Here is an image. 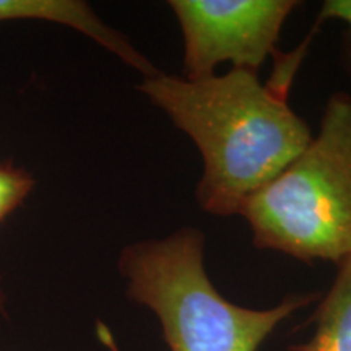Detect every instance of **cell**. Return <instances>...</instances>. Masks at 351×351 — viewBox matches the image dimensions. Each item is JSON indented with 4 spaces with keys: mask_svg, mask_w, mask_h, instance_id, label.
I'll return each mask as SVG.
<instances>
[{
    "mask_svg": "<svg viewBox=\"0 0 351 351\" xmlns=\"http://www.w3.org/2000/svg\"><path fill=\"white\" fill-rule=\"evenodd\" d=\"M33 186V178L25 169L0 163V223L23 204Z\"/></svg>",
    "mask_w": 351,
    "mask_h": 351,
    "instance_id": "52a82bcc",
    "label": "cell"
},
{
    "mask_svg": "<svg viewBox=\"0 0 351 351\" xmlns=\"http://www.w3.org/2000/svg\"><path fill=\"white\" fill-rule=\"evenodd\" d=\"M254 245L298 261L340 263L351 256V96L327 101L317 137L241 213Z\"/></svg>",
    "mask_w": 351,
    "mask_h": 351,
    "instance_id": "3957f363",
    "label": "cell"
},
{
    "mask_svg": "<svg viewBox=\"0 0 351 351\" xmlns=\"http://www.w3.org/2000/svg\"><path fill=\"white\" fill-rule=\"evenodd\" d=\"M3 304V295H2V288H0V306Z\"/></svg>",
    "mask_w": 351,
    "mask_h": 351,
    "instance_id": "9c48e42d",
    "label": "cell"
},
{
    "mask_svg": "<svg viewBox=\"0 0 351 351\" xmlns=\"http://www.w3.org/2000/svg\"><path fill=\"white\" fill-rule=\"evenodd\" d=\"M43 20L77 29L124 60L132 69L153 77L160 70L127 39L108 26L86 2L78 0H0V21Z\"/></svg>",
    "mask_w": 351,
    "mask_h": 351,
    "instance_id": "5b68a950",
    "label": "cell"
},
{
    "mask_svg": "<svg viewBox=\"0 0 351 351\" xmlns=\"http://www.w3.org/2000/svg\"><path fill=\"white\" fill-rule=\"evenodd\" d=\"M204 247V232L186 226L121 254L127 295L155 313L169 351H257L278 324L320 298L296 293L271 309L230 302L210 282Z\"/></svg>",
    "mask_w": 351,
    "mask_h": 351,
    "instance_id": "7a4b0ae2",
    "label": "cell"
},
{
    "mask_svg": "<svg viewBox=\"0 0 351 351\" xmlns=\"http://www.w3.org/2000/svg\"><path fill=\"white\" fill-rule=\"evenodd\" d=\"M304 49L276 56V70L265 85L257 72L243 69L200 80L158 72L138 85L200 150L204 176L197 202L207 213L239 215L313 140L309 125L288 104Z\"/></svg>",
    "mask_w": 351,
    "mask_h": 351,
    "instance_id": "6da1fadb",
    "label": "cell"
},
{
    "mask_svg": "<svg viewBox=\"0 0 351 351\" xmlns=\"http://www.w3.org/2000/svg\"><path fill=\"white\" fill-rule=\"evenodd\" d=\"M339 20L346 25L345 57L351 70V0H327L322 3L317 21Z\"/></svg>",
    "mask_w": 351,
    "mask_h": 351,
    "instance_id": "ba28073f",
    "label": "cell"
},
{
    "mask_svg": "<svg viewBox=\"0 0 351 351\" xmlns=\"http://www.w3.org/2000/svg\"><path fill=\"white\" fill-rule=\"evenodd\" d=\"M295 0H173L184 38V78L215 75L218 64L257 72L276 43Z\"/></svg>",
    "mask_w": 351,
    "mask_h": 351,
    "instance_id": "277c9868",
    "label": "cell"
},
{
    "mask_svg": "<svg viewBox=\"0 0 351 351\" xmlns=\"http://www.w3.org/2000/svg\"><path fill=\"white\" fill-rule=\"evenodd\" d=\"M315 330L306 343L289 351H351V256L340 263L339 274L314 314Z\"/></svg>",
    "mask_w": 351,
    "mask_h": 351,
    "instance_id": "8992f818",
    "label": "cell"
}]
</instances>
